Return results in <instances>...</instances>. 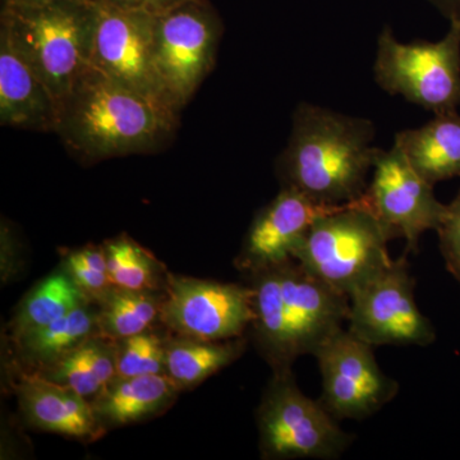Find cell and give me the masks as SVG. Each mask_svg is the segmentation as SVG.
I'll return each mask as SVG.
<instances>
[{"instance_id":"603a6c76","label":"cell","mask_w":460,"mask_h":460,"mask_svg":"<svg viewBox=\"0 0 460 460\" xmlns=\"http://www.w3.org/2000/svg\"><path fill=\"white\" fill-rule=\"evenodd\" d=\"M162 296L148 290L111 287L99 301L102 335L114 341L148 332L162 311Z\"/></svg>"},{"instance_id":"277c9868","label":"cell","mask_w":460,"mask_h":460,"mask_svg":"<svg viewBox=\"0 0 460 460\" xmlns=\"http://www.w3.org/2000/svg\"><path fill=\"white\" fill-rule=\"evenodd\" d=\"M96 20L93 0L4 3L0 29L49 89L58 111L93 66Z\"/></svg>"},{"instance_id":"9a60e30c","label":"cell","mask_w":460,"mask_h":460,"mask_svg":"<svg viewBox=\"0 0 460 460\" xmlns=\"http://www.w3.org/2000/svg\"><path fill=\"white\" fill-rule=\"evenodd\" d=\"M57 102L49 89L0 29V123L13 128L56 132Z\"/></svg>"},{"instance_id":"2e32d148","label":"cell","mask_w":460,"mask_h":460,"mask_svg":"<svg viewBox=\"0 0 460 460\" xmlns=\"http://www.w3.org/2000/svg\"><path fill=\"white\" fill-rule=\"evenodd\" d=\"M16 392L21 410L35 428L86 440L105 432L89 399L69 387L33 374L21 378Z\"/></svg>"},{"instance_id":"f1b7e54d","label":"cell","mask_w":460,"mask_h":460,"mask_svg":"<svg viewBox=\"0 0 460 460\" xmlns=\"http://www.w3.org/2000/svg\"><path fill=\"white\" fill-rule=\"evenodd\" d=\"M429 2L449 20L450 25L460 27V0H429Z\"/></svg>"},{"instance_id":"f546056e","label":"cell","mask_w":460,"mask_h":460,"mask_svg":"<svg viewBox=\"0 0 460 460\" xmlns=\"http://www.w3.org/2000/svg\"><path fill=\"white\" fill-rule=\"evenodd\" d=\"M48 0H4V3H16V4H40Z\"/></svg>"},{"instance_id":"8fae6325","label":"cell","mask_w":460,"mask_h":460,"mask_svg":"<svg viewBox=\"0 0 460 460\" xmlns=\"http://www.w3.org/2000/svg\"><path fill=\"white\" fill-rule=\"evenodd\" d=\"M253 319L252 288L168 274L159 321L177 337L230 341Z\"/></svg>"},{"instance_id":"7402d4cb","label":"cell","mask_w":460,"mask_h":460,"mask_svg":"<svg viewBox=\"0 0 460 460\" xmlns=\"http://www.w3.org/2000/svg\"><path fill=\"white\" fill-rule=\"evenodd\" d=\"M93 302L62 268L41 280L23 299L11 323L14 341Z\"/></svg>"},{"instance_id":"3957f363","label":"cell","mask_w":460,"mask_h":460,"mask_svg":"<svg viewBox=\"0 0 460 460\" xmlns=\"http://www.w3.org/2000/svg\"><path fill=\"white\" fill-rule=\"evenodd\" d=\"M251 323L257 347L272 370H288L314 354L349 316V296L317 280L295 259L252 272Z\"/></svg>"},{"instance_id":"cb8c5ba5","label":"cell","mask_w":460,"mask_h":460,"mask_svg":"<svg viewBox=\"0 0 460 460\" xmlns=\"http://www.w3.org/2000/svg\"><path fill=\"white\" fill-rule=\"evenodd\" d=\"M104 250L114 287L148 292L164 289L168 275L162 263L128 235L105 242Z\"/></svg>"},{"instance_id":"9c48e42d","label":"cell","mask_w":460,"mask_h":460,"mask_svg":"<svg viewBox=\"0 0 460 460\" xmlns=\"http://www.w3.org/2000/svg\"><path fill=\"white\" fill-rule=\"evenodd\" d=\"M319 362L320 402L334 419L361 420L393 401L399 384L381 370L374 347L341 329L314 354Z\"/></svg>"},{"instance_id":"484cf974","label":"cell","mask_w":460,"mask_h":460,"mask_svg":"<svg viewBox=\"0 0 460 460\" xmlns=\"http://www.w3.org/2000/svg\"><path fill=\"white\" fill-rule=\"evenodd\" d=\"M63 269L93 302L99 301L113 287L104 246H86L71 251L65 257Z\"/></svg>"},{"instance_id":"7a4b0ae2","label":"cell","mask_w":460,"mask_h":460,"mask_svg":"<svg viewBox=\"0 0 460 460\" xmlns=\"http://www.w3.org/2000/svg\"><path fill=\"white\" fill-rule=\"evenodd\" d=\"M178 115L91 66L60 107L56 132L75 155L99 162L157 150Z\"/></svg>"},{"instance_id":"d4e9b609","label":"cell","mask_w":460,"mask_h":460,"mask_svg":"<svg viewBox=\"0 0 460 460\" xmlns=\"http://www.w3.org/2000/svg\"><path fill=\"white\" fill-rule=\"evenodd\" d=\"M166 374L165 341L151 330L117 341V376Z\"/></svg>"},{"instance_id":"d6986e66","label":"cell","mask_w":460,"mask_h":460,"mask_svg":"<svg viewBox=\"0 0 460 460\" xmlns=\"http://www.w3.org/2000/svg\"><path fill=\"white\" fill-rule=\"evenodd\" d=\"M35 374L91 401L117 376V341L95 335Z\"/></svg>"},{"instance_id":"6da1fadb","label":"cell","mask_w":460,"mask_h":460,"mask_svg":"<svg viewBox=\"0 0 460 460\" xmlns=\"http://www.w3.org/2000/svg\"><path fill=\"white\" fill-rule=\"evenodd\" d=\"M376 128L366 118L302 102L293 113L292 131L278 160L283 187L323 205L361 199L381 148Z\"/></svg>"},{"instance_id":"ffe728a7","label":"cell","mask_w":460,"mask_h":460,"mask_svg":"<svg viewBox=\"0 0 460 460\" xmlns=\"http://www.w3.org/2000/svg\"><path fill=\"white\" fill-rule=\"evenodd\" d=\"M95 335H102L98 305L90 302L14 341L23 361L39 371Z\"/></svg>"},{"instance_id":"ba28073f","label":"cell","mask_w":460,"mask_h":460,"mask_svg":"<svg viewBox=\"0 0 460 460\" xmlns=\"http://www.w3.org/2000/svg\"><path fill=\"white\" fill-rule=\"evenodd\" d=\"M222 33V21L208 0H184L155 16L156 68L178 111L213 71Z\"/></svg>"},{"instance_id":"52a82bcc","label":"cell","mask_w":460,"mask_h":460,"mask_svg":"<svg viewBox=\"0 0 460 460\" xmlns=\"http://www.w3.org/2000/svg\"><path fill=\"white\" fill-rule=\"evenodd\" d=\"M257 423L266 459H337L354 440L320 401L299 390L292 368L274 372Z\"/></svg>"},{"instance_id":"8992f818","label":"cell","mask_w":460,"mask_h":460,"mask_svg":"<svg viewBox=\"0 0 460 460\" xmlns=\"http://www.w3.org/2000/svg\"><path fill=\"white\" fill-rule=\"evenodd\" d=\"M375 81L390 95L441 114L460 107V27L441 40L404 44L390 27L377 39Z\"/></svg>"},{"instance_id":"30bf717a","label":"cell","mask_w":460,"mask_h":460,"mask_svg":"<svg viewBox=\"0 0 460 460\" xmlns=\"http://www.w3.org/2000/svg\"><path fill=\"white\" fill-rule=\"evenodd\" d=\"M414 286L404 253L350 296L348 330L372 347L434 343V326L417 305Z\"/></svg>"},{"instance_id":"e0dca14e","label":"cell","mask_w":460,"mask_h":460,"mask_svg":"<svg viewBox=\"0 0 460 460\" xmlns=\"http://www.w3.org/2000/svg\"><path fill=\"white\" fill-rule=\"evenodd\" d=\"M411 168L435 186L438 181L460 178V114L456 111L436 114L420 128L396 133Z\"/></svg>"},{"instance_id":"5b68a950","label":"cell","mask_w":460,"mask_h":460,"mask_svg":"<svg viewBox=\"0 0 460 460\" xmlns=\"http://www.w3.org/2000/svg\"><path fill=\"white\" fill-rule=\"evenodd\" d=\"M389 241L383 224L358 199L319 217L293 259L317 280L350 298L393 262Z\"/></svg>"},{"instance_id":"4fadbf2b","label":"cell","mask_w":460,"mask_h":460,"mask_svg":"<svg viewBox=\"0 0 460 460\" xmlns=\"http://www.w3.org/2000/svg\"><path fill=\"white\" fill-rule=\"evenodd\" d=\"M98 11L93 65L109 78L180 114L157 72L155 16L93 2Z\"/></svg>"},{"instance_id":"5bb4252c","label":"cell","mask_w":460,"mask_h":460,"mask_svg":"<svg viewBox=\"0 0 460 460\" xmlns=\"http://www.w3.org/2000/svg\"><path fill=\"white\" fill-rule=\"evenodd\" d=\"M343 205L320 204L299 190L283 187L257 214L235 265L252 274L290 261L313 224Z\"/></svg>"},{"instance_id":"7c38bea8","label":"cell","mask_w":460,"mask_h":460,"mask_svg":"<svg viewBox=\"0 0 460 460\" xmlns=\"http://www.w3.org/2000/svg\"><path fill=\"white\" fill-rule=\"evenodd\" d=\"M372 171V180L359 201L392 239H405V253H416L420 235L440 226L447 205L436 199L434 186L411 168L395 144L390 150L378 151Z\"/></svg>"},{"instance_id":"83f0119b","label":"cell","mask_w":460,"mask_h":460,"mask_svg":"<svg viewBox=\"0 0 460 460\" xmlns=\"http://www.w3.org/2000/svg\"><path fill=\"white\" fill-rule=\"evenodd\" d=\"M111 7L126 9V11L144 12V13L159 16L184 0H93Z\"/></svg>"},{"instance_id":"ac0fdd59","label":"cell","mask_w":460,"mask_h":460,"mask_svg":"<svg viewBox=\"0 0 460 460\" xmlns=\"http://www.w3.org/2000/svg\"><path fill=\"white\" fill-rule=\"evenodd\" d=\"M178 392L180 387L166 374L115 377L90 402L102 428H118L160 413Z\"/></svg>"},{"instance_id":"4316f807","label":"cell","mask_w":460,"mask_h":460,"mask_svg":"<svg viewBox=\"0 0 460 460\" xmlns=\"http://www.w3.org/2000/svg\"><path fill=\"white\" fill-rule=\"evenodd\" d=\"M436 232L445 265L460 284V190L456 199L447 205V213Z\"/></svg>"},{"instance_id":"44dd1931","label":"cell","mask_w":460,"mask_h":460,"mask_svg":"<svg viewBox=\"0 0 460 460\" xmlns=\"http://www.w3.org/2000/svg\"><path fill=\"white\" fill-rule=\"evenodd\" d=\"M242 338L210 341L177 337L165 343L166 375L181 389L199 385L244 352Z\"/></svg>"}]
</instances>
